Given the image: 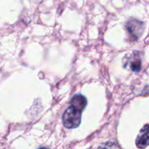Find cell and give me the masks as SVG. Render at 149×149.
<instances>
[{
    "label": "cell",
    "mask_w": 149,
    "mask_h": 149,
    "mask_svg": "<svg viewBox=\"0 0 149 149\" xmlns=\"http://www.w3.org/2000/svg\"><path fill=\"white\" fill-rule=\"evenodd\" d=\"M87 99L82 95L77 94L71 98L70 106L63 115V124L68 129L79 127L81 123V113L87 106Z\"/></svg>",
    "instance_id": "obj_1"
},
{
    "label": "cell",
    "mask_w": 149,
    "mask_h": 149,
    "mask_svg": "<svg viewBox=\"0 0 149 149\" xmlns=\"http://www.w3.org/2000/svg\"><path fill=\"white\" fill-rule=\"evenodd\" d=\"M145 28L143 22L140 21L137 19H130L126 23V29L130 34V39L136 41L143 34Z\"/></svg>",
    "instance_id": "obj_2"
},
{
    "label": "cell",
    "mask_w": 149,
    "mask_h": 149,
    "mask_svg": "<svg viewBox=\"0 0 149 149\" xmlns=\"http://www.w3.org/2000/svg\"><path fill=\"white\" fill-rule=\"evenodd\" d=\"M136 145L139 148H145L149 146V125H146L141 129L137 137Z\"/></svg>",
    "instance_id": "obj_3"
},
{
    "label": "cell",
    "mask_w": 149,
    "mask_h": 149,
    "mask_svg": "<svg viewBox=\"0 0 149 149\" xmlns=\"http://www.w3.org/2000/svg\"><path fill=\"white\" fill-rule=\"evenodd\" d=\"M141 61L140 58H135L130 62V68L134 72H139L141 69Z\"/></svg>",
    "instance_id": "obj_4"
},
{
    "label": "cell",
    "mask_w": 149,
    "mask_h": 149,
    "mask_svg": "<svg viewBox=\"0 0 149 149\" xmlns=\"http://www.w3.org/2000/svg\"><path fill=\"white\" fill-rule=\"evenodd\" d=\"M114 144L111 143H107L104 144L103 146H100L99 149H113L114 148Z\"/></svg>",
    "instance_id": "obj_5"
},
{
    "label": "cell",
    "mask_w": 149,
    "mask_h": 149,
    "mask_svg": "<svg viewBox=\"0 0 149 149\" xmlns=\"http://www.w3.org/2000/svg\"><path fill=\"white\" fill-rule=\"evenodd\" d=\"M39 149H48V148H45V147H42V148H39Z\"/></svg>",
    "instance_id": "obj_6"
}]
</instances>
